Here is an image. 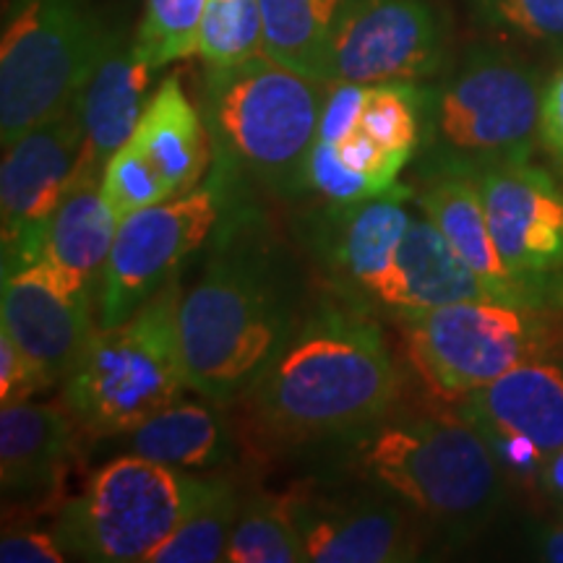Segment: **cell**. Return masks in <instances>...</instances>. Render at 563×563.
Wrapping results in <instances>:
<instances>
[{
    "instance_id": "obj_1",
    "label": "cell",
    "mask_w": 563,
    "mask_h": 563,
    "mask_svg": "<svg viewBox=\"0 0 563 563\" xmlns=\"http://www.w3.org/2000/svg\"><path fill=\"white\" fill-rule=\"evenodd\" d=\"M178 323L188 386L214 405L249 397L300 323L282 258L241 191L217 224L199 282L183 292Z\"/></svg>"
},
{
    "instance_id": "obj_2",
    "label": "cell",
    "mask_w": 563,
    "mask_h": 563,
    "mask_svg": "<svg viewBox=\"0 0 563 563\" xmlns=\"http://www.w3.org/2000/svg\"><path fill=\"white\" fill-rule=\"evenodd\" d=\"M402 373L376 321L352 302L306 316L245 402L279 443H336L394 412Z\"/></svg>"
},
{
    "instance_id": "obj_3",
    "label": "cell",
    "mask_w": 563,
    "mask_h": 563,
    "mask_svg": "<svg viewBox=\"0 0 563 563\" xmlns=\"http://www.w3.org/2000/svg\"><path fill=\"white\" fill-rule=\"evenodd\" d=\"M336 449L344 475L386 493L420 525L467 534L504 504L501 462L460 415H386Z\"/></svg>"
},
{
    "instance_id": "obj_4",
    "label": "cell",
    "mask_w": 563,
    "mask_h": 563,
    "mask_svg": "<svg viewBox=\"0 0 563 563\" xmlns=\"http://www.w3.org/2000/svg\"><path fill=\"white\" fill-rule=\"evenodd\" d=\"M327 84L279 66L269 55L238 66H203L201 115L211 141V167L277 196H300Z\"/></svg>"
},
{
    "instance_id": "obj_5",
    "label": "cell",
    "mask_w": 563,
    "mask_h": 563,
    "mask_svg": "<svg viewBox=\"0 0 563 563\" xmlns=\"http://www.w3.org/2000/svg\"><path fill=\"white\" fill-rule=\"evenodd\" d=\"M543 76L519 53L493 42L464 47L428 84L422 175L467 173L530 159L540 125Z\"/></svg>"
},
{
    "instance_id": "obj_6",
    "label": "cell",
    "mask_w": 563,
    "mask_h": 563,
    "mask_svg": "<svg viewBox=\"0 0 563 563\" xmlns=\"http://www.w3.org/2000/svg\"><path fill=\"white\" fill-rule=\"evenodd\" d=\"M178 279L118 327H97L63 382V407L91 435L131 433L191 389L180 347Z\"/></svg>"
},
{
    "instance_id": "obj_7",
    "label": "cell",
    "mask_w": 563,
    "mask_h": 563,
    "mask_svg": "<svg viewBox=\"0 0 563 563\" xmlns=\"http://www.w3.org/2000/svg\"><path fill=\"white\" fill-rule=\"evenodd\" d=\"M110 26L89 0H9L0 40V141L79 102Z\"/></svg>"
},
{
    "instance_id": "obj_8",
    "label": "cell",
    "mask_w": 563,
    "mask_h": 563,
    "mask_svg": "<svg viewBox=\"0 0 563 563\" xmlns=\"http://www.w3.org/2000/svg\"><path fill=\"white\" fill-rule=\"evenodd\" d=\"M207 483L139 454L118 456L63 506L53 532L63 551L81 561L146 563Z\"/></svg>"
},
{
    "instance_id": "obj_9",
    "label": "cell",
    "mask_w": 563,
    "mask_h": 563,
    "mask_svg": "<svg viewBox=\"0 0 563 563\" xmlns=\"http://www.w3.org/2000/svg\"><path fill=\"white\" fill-rule=\"evenodd\" d=\"M415 368L433 391L456 402L527 361L551 357L559 327L545 308L460 300L402 316Z\"/></svg>"
},
{
    "instance_id": "obj_10",
    "label": "cell",
    "mask_w": 563,
    "mask_h": 563,
    "mask_svg": "<svg viewBox=\"0 0 563 563\" xmlns=\"http://www.w3.org/2000/svg\"><path fill=\"white\" fill-rule=\"evenodd\" d=\"M238 191L241 183L211 167L209 180L196 191L125 217L97 292V327L129 321L162 287L178 279V266L214 235Z\"/></svg>"
},
{
    "instance_id": "obj_11",
    "label": "cell",
    "mask_w": 563,
    "mask_h": 563,
    "mask_svg": "<svg viewBox=\"0 0 563 563\" xmlns=\"http://www.w3.org/2000/svg\"><path fill=\"white\" fill-rule=\"evenodd\" d=\"M449 60V21L433 0H347L323 81H428Z\"/></svg>"
},
{
    "instance_id": "obj_12",
    "label": "cell",
    "mask_w": 563,
    "mask_h": 563,
    "mask_svg": "<svg viewBox=\"0 0 563 563\" xmlns=\"http://www.w3.org/2000/svg\"><path fill=\"white\" fill-rule=\"evenodd\" d=\"M84 141L79 102L3 146L0 167V272L3 277L45 256L55 209L74 180Z\"/></svg>"
},
{
    "instance_id": "obj_13",
    "label": "cell",
    "mask_w": 563,
    "mask_h": 563,
    "mask_svg": "<svg viewBox=\"0 0 563 563\" xmlns=\"http://www.w3.org/2000/svg\"><path fill=\"white\" fill-rule=\"evenodd\" d=\"M308 561L405 563L420 559V522L386 493L300 488L287 493Z\"/></svg>"
},
{
    "instance_id": "obj_14",
    "label": "cell",
    "mask_w": 563,
    "mask_h": 563,
    "mask_svg": "<svg viewBox=\"0 0 563 563\" xmlns=\"http://www.w3.org/2000/svg\"><path fill=\"white\" fill-rule=\"evenodd\" d=\"M493 241L522 279L563 290V191L530 159L485 165L473 173Z\"/></svg>"
},
{
    "instance_id": "obj_15",
    "label": "cell",
    "mask_w": 563,
    "mask_h": 563,
    "mask_svg": "<svg viewBox=\"0 0 563 563\" xmlns=\"http://www.w3.org/2000/svg\"><path fill=\"white\" fill-rule=\"evenodd\" d=\"M97 290L74 272L42 256L3 277L0 329H5L47 382H66L97 327L91 306Z\"/></svg>"
},
{
    "instance_id": "obj_16",
    "label": "cell",
    "mask_w": 563,
    "mask_h": 563,
    "mask_svg": "<svg viewBox=\"0 0 563 563\" xmlns=\"http://www.w3.org/2000/svg\"><path fill=\"white\" fill-rule=\"evenodd\" d=\"M412 196L410 186H397L389 194L355 203H332L321 217L319 256L327 272L347 298L357 306H371L378 287L389 277L399 243H402L412 214L405 201Z\"/></svg>"
},
{
    "instance_id": "obj_17",
    "label": "cell",
    "mask_w": 563,
    "mask_h": 563,
    "mask_svg": "<svg viewBox=\"0 0 563 563\" xmlns=\"http://www.w3.org/2000/svg\"><path fill=\"white\" fill-rule=\"evenodd\" d=\"M422 180H426V188L418 199L422 211L452 243L462 262L481 277L493 298L511 302V306L545 308V311L563 306V290L559 287L522 279L506 266L496 241H493L481 188L473 175L433 173L422 175Z\"/></svg>"
},
{
    "instance_id": "obj_18",
    "label": "cell",
    "mask_w": 563,
    "mask_h": 563,
    "mask_svg": "<svg viewBox=\"0 0 563 563\" xmlns=\"http://www.w3.org/2000/svg\"><path fill=\"white\" fill-rule=\"evenodd\" d=\"M154 74L157 68H152L136 51V37L110 26L100 58L79 97L84 141L74 175L102 180L112 154L136 133L150 104Z\"/></svg>"
},
{
    "instance_id": "obj_19",
    "label": "cell",
    "mask_w": 563,
    "mask_h": 563,
    "mask_svg": "<svg viewBox=\"0 0 563 563\" xmlns=\"http://www.w3.org/2000/svg\"><path fill=\"white\" fill-rule=\"evenodd\" d=\"M454 405L481 433L527 435L545 454L563 446V365L548 357L517 365Z\"/></svg>"
},
{
    "instance_id": "obj_20",
    "label": "cell",
    "mask_w": 563,
    "mask_h": 563,
    "mask_svg": "<svg viewBox=\"0 0 563 563\" xmlns=\"http://www.w3.org/2000/svg\"><path fill=\"white\" fill-rule=\"evenodd\" d=\"M460 300H496L481 277L462 262L431 217H412L389 277L373 306L402 316L431 311Z\"/></svg>"
},
{
    "instance_id": "obj_21",
    "label": "cell",
    "mask_w": 563,
    "mask_h": 563,
    "mask_svg": "<svg viewBox=\"0 0 563 563\" xmlns=\"http://www.w3.org/2000/svg\"><path fill=\"white\" fill-rule=\"evenodd\" d=\"M66 407L19 402L0 410V483L5 498L32 501L58 488L74 449Z\"/></svg>"
},
{
    "instance_id": "obj_22",
    "label": "cell",
    "mask_w": 563,
    "mask_h": 563,
    "mask_svg": "<svg viewBox=\"0 0 563 563\" xmlns=\"http://www.w3.org/2000/svg\"><path fill=\"white\" fill-rule=\"evenodd\" d=\"M131 141L157 167L173 199L199 188L211 162V141L201 110L186 95L178 76H167L152 91Z\"/></svg>"
},
{
    "instance_id": "obj_23",
    "label": "cell",
    "mask_w": 563,
    "mask_h": 563,
    "mask_svg": "<svg viewBox=\"0 0 563 563\" xmlns=\"http://www.w3.org/2000/svg\"><path fill=\"white\" fill-rule=\"evenodd\" d=\"M118 222L102 199L100 178L74 175L68 191L55 209L47 232L45 258L76 277L89 282L100 292L104 264L115 243Z\"/></svg>"
},
{
    "instance_id": "obj_24",
    "label": "cell",
    "mask_w": 563,
    "mask_h": 563,
    "mask_svg": "<svg viewBox=\"0 0 563 563\" xmlns=\"http://www.w3.org/2000/svg\"><path fill=\"white\" fill-rule=\"evenodd\" d=\"M131 454L194 473L220 467L230 454V433L220 412L199 402H173L129 433Z\"/></svg>"
},
{
    "instance_id": "obj_25",
    "label": "cell",
    "mask_w": 563,
    "mask_h": 563,
    "mask_svg": "<svg viewBox=\"0 0 563 563\" xmlns=\"http://www.w3.org/2000/svg\"><path fill=\"white\" fill-rule=\"evenodd\" d=\"M264 26V53L279 66L321 84L329 45L347 0H258Z\"/></svg>"
},
{
    "instance_id": "obj_26",
    "label": "cell",
    "mask_w": 563,
    "mask_h": 563,
    "mask_svg": "<svg viewBox=\"0 0 563 563\" xmlns=\"http://www.w3.org/2000/svg\"><path fill=\"white\" fill-rule=\"evenodd\" d=\"M241 493L222 477H211L207 488L170 538L146 563H214L224 561L232 527L241 517Z\"/></svg>"
},
{
    "instance_id": "obj_27",
    "label": "cell",
    "mask_w": 563,
    "mask_h": 563,
    "mask_svg": "<svg viewBox=\"0 0 563 563\" xmlns=\"http://www.w3.org/2000/svg\"><path fill=\"white\" fill-rule=\"evenodd\" d=\"M426 81L368 84L357 131L407 165L418 157L426 133Z\"/></svg>"
},
{
    "instance_id": "obj_28",
    "label": "cell",
    "mask_w": 563,
    "mask_h": 563,
    "mask_svg": "<svg viewBox=\"0 0 563 563\" xmlns=\"http://www.w3.org/2000/svg\"><path fill=\"white\" fill-rule=\"evenodd\" d=\"M228 563H300L308 561L300 530L285 498L253 496L241 506L232 527Z\"/></svg>"
},
{
    "instance_id": "obj_29",
    "label": "cell",
    "mask_w": 563,
    "mask_h": 563,
    "mask_svg": "<svg viewBox=\"0 0 563 563\" xmlns=\"http://www.w3.org/2000/svg\"><path fill=\"white\" fill-rule=\"evenodd\" d=\"M264 53L258 0H207L196 55L207 68L238 66Z\"/></svg>"
},
{
    "instance_id": "obj_30",
    "label": "cell",
    "mask_w": 563,
    "mask_h": 563,
    "mask_svg": "<svg viewBox=\"0 0 563 563\" xmlns=\"http://www.w3.org/2000/svg\"><path fill=\"white\" fill-rule=\"evenodd\" d=\"M207 0H146L136 26V51L152 68L196 55Z\"/></svg>"
},
{
    "instance_id": "obj_31",
    "label": "cell",
    "mask_w": 563,
    "mask_h": 563,
    "mask_svg": "<svg viewBox=\"0 0 563 563\" xmlns=\"http://www.w3.org/2000/svg\"><path fill=\"white\" fill-rule=\"evenodd\" d=\"M483 30L530 45L563 47V0H464Z\"/></svg>"
},
{
    "instance_id": "obj_32",
    "label": "cell",
    "mask_w": 563,
    "mask_h": 563,
    "mask_svg": "<svg viewBox=\"0 0 563 563\" xmlns=\"http://www.w3.org/2000/svg\"><path fill=\"white\" fill-rule=\"evenodd\" d=\"M100 191L118 224L141 209L157 207V203L173 199L170 188L162 180L157 167L136 150L133 141L123 144L104 165Z\"/></svg>"
},
{
    "instance_id": "obj_33",
    "label": "cell",
    "mask_w": 563,
    "mask_h": 563,
    "mask_svg": "<svg viewBox=\"0 0 563 563\" xmlns=\"http://www.w3.org/2000/svg\"><path fill=\"white\" fill-rule=\"evenodd\" d=\"M306 188L319 194L329 203H355L373 199L389 191H382L376 183L365 178V175L350 170L340 159V154L329 141L316 139L311 154H308L306 165Z\"/></svg>"
},
{
    "instance_id": "obj_34",
    "label": "cell",
    "mask_w": 563,
    "mask_h": 563,
    "mask_svg": "<svg viewBox=\"0 0 563 563\" xmlns=\"http://www.w3.org/2000/svg\"><path fill=\"white\" fill-rule=\"evenodd\" d=\"M51 382L45 378L30 355L19 347L16 340L0 329V405L30 402L37 391H45Z\"/></svg>"
},
{
    "instance_id": "obj_35",
    "label": "cell",
    "mask_w": 563,
    "mask_h": 563,
    "mask_svg": "<svg viewBox=\"0 0 563 563\" xmlns=\"http://www.w3.org/2000/svg\"><path fill=\"white\" fill-rule=\"evenodd\" d=\"M365 95H368V84H327L319 136L316 139L329 141V144H340V141L352 136L357 131V125H361Z\"/></svg>"
},
{
    "instance_id": "obj_36",
    "label": "cell",
    "mask_w": 563,
    "mask_h": 563,
    "mask_svg": "<svg viewBox=\"0 0 563 563\" xmlns=\"http://www.w3.org/2000/svg\"><path fill=\"white\" fill-rule=\"evenodd\" d=\"M490 443L493 454L501 462L504 473H511L525 481H540V470L545 464V452L532 439L519 433H483Z\"/></svg>"
},
{
    "instance_id": "obj_37",
    "label": "cell",
    "mask_w": 563,
    "mask_h": 563,
    "mask_svg": "<svg viewBox=\"0 0 563 563\" xmlns=\"http://www.w3.org/2000/svg\"><path fill=\"white\" fill-rule=\"evenodd\" d=\"M0 561L3 563H63L66 551L55 532L9 530L0 540Z\"/></svg>"
},
{
    "instance_id": "obj_38",
    "label": "cell",
    "mask_w": 563,
    "mask_h": 563,
    "mask_svg": "<svg viewBox=\"0 0 563 563\" xmlns=\"http://www.w3.org/2000/svg\"><path fill=\"white\" fill-rule=\"evenodd\" d=\"M538 139L548 154L563 167V66L545 81L540 100Z\"/></svg>"
},
{
    "instance_id": "obj_39",
    "label": "cell",
    "mask_w": 563,
    "mask_h": 563,
    "mask_svg": "<svg viewBox=\"0 0 563 563\" xmlns=\"http://www.w3.org/2000/svg\"><path fill=\"white\" fill-rule=\"evenodd\" d=\"M540 485H543L548 496L563 501V446L545 456L543 470H540Z\"/></svg>"
},
{
    "instance_id": "obj_40",
    "label": "cell",
    "mask_w": 563,
    "mask_h": 563,
    "mask_svg": "<svg viewBox=\"0 0 563 563\" xmlns=\"http://www.w3.org/2000/svg\"><path fill=\"white\" fill-rule=\"evenodd\" d=\"M540 559L563 563V527H548L540 534Z\"/></svg>"
}]
</instances>
